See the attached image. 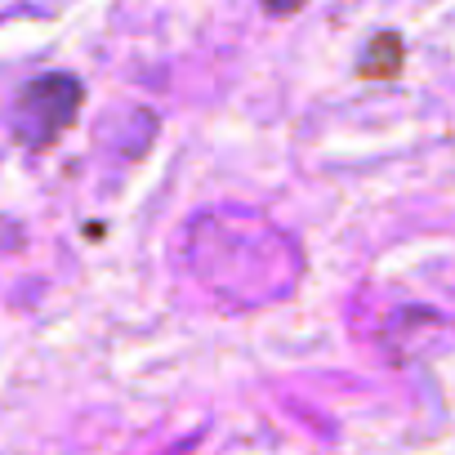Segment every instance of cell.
I'll list each match as a JSON object with an SVG mask.
<instances>
[{
	"instance_id": "obj_3",
	"label": "cell",
	"mask_w": 455,
	"mask_h": 455,
	"mask_svg": "<svg viewBox=\"0 0 455 455\" xmlns=\"http://www.w3.org/2000/svg\"><path fill=\"white\" fill-rule=\"evenodd\" d=\"M304 0H268V14H295Z\"/></svg>"
},
{
	"instance_id": "obj_2",
	"label": "cell",
	"mask_w": 455,
	"mask_h": 455,
	"mask_svg": "<svg viewBox=\"0 0 455 455\" xmlns=\"http://www.w3.org/2000/svg\"><path fill=\"white\" fill-rule=\"evenodd\" d=\"M397 68H402V41L393 32L375 36V45L362 63V76H397Z\"/></svg>"
},
{
	"instance_id": "obj_1",
	"label": "cell",
	"mask_w": 455,
	"mask_h": 455,
	"mask_svg": "<svg viewBox=\"0 0 455 455\" xmlns=\"http://www.w3.org/2000/svg\"><path fill=\"white\" fill-rule=\"evenodd\" d=\"M81 103H85V90H81L76 76H68V72L36 76L14 99V134L28 148H50L63 130L76 125Z\"/></svg>"
}]
</instances>
